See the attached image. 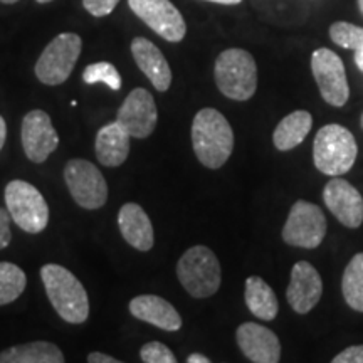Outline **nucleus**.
Masks as SVG:
<instances>
[{"label": "nucleus", "instance_id": "2f4dec72", "mask_svg": "<svg viewBox=\"0 0 363 363\" xmlns=\"http://www.w3.org/2000/svg\"><path fill=\"white\" fill-rule=\"evenodd\" d=\"M88 362L89 363H118L116 358H113L110 355H104V353H99V352L89 353Z\"/></svg>", "mask_w": 363, "mask_h": 363}, {"label": "nucleus", "instance_id": "6e6552de", "mask_svg": "<svg viewBox=\"0 0 363 363\" xmlns=\"http://www.w3.org/2000/svg\"><path fill=\"white\" fill-rule=\"evenodd\" d=\"M65 180L79 207L88 211L101 208L108 201V185L101 172L93 163L72 158L66 163Z\"/></svg>", "mask_w": 363, "mask_h": 363}, {"label": "nucleus", "instance_id": "0eeeda50", "mask_svg": "<svg viewBox=\"0 0 363 363\" xmlns=\"http://www.w3.org/2000/svg\"><path fill=\"white\" fill-rule=\"evenodd\" d=\"M81 48L83 40L74 33H62L54 38L35 62V76L40 83L48 86L65 83L78 62Z\"/></svg>", "mask_w": 363, "mask_h": 363}, {"label": "nucleus", "instance_id": "c9c22d12", "mask_svg": "<svg viewBox=\"0 0 363 363\" xmlns=\"http://www.w3.org/2000/svg\"><path fill=\"white\" fill-rule=\"evenodd\" d=\"M206 2L220 4V6H238V4L242 2V0H206Z\"/></svg>", "mask_w": 363, "mask_h": 363}, {"label": "nucleus", "instance_id": "58836bf2", "mask_svg": "<svg viewBox=\"0 0 363 363\" xmlns=\"http://www.w3.org/2000/svg\"><path fill=\"white\" fill-rule=\"evenodd\" d=\"M39 4H48V2H52V0H38Z\"/></svg>", "mask_w": 363, "mask_h": 363}, {"label": "nucleus", "instance_id": "f257e3e1", "mask_svg": "<svg viewBox=\"0 0 363 363\" xmlns=\"http://www.w3.org/2000/svg\"><path fill=\"white\" fill-rule=\"evenodd\" d=\"M195 157L207 169H220L234 150V131L225 116L214 108H203L192 123Z\"/></svg>", "mask_w": 363, "mask_h": 363}, {"label": "nucleus", "instance_id": "a878e982", "mask_svg": "<svg viewBox=\"0 0 363 363\" xmlns=\"http://www.w3.org/2000/svg\"><path fill=\"white\" fill-rule=\"evenodd\" d=\"M83 81L86 84H96V83H104L108 88L113 91H118L121 88V76L120 72L111 62H94V65H89L84 67L83 71Z\"/></svg>", "mask_w": 363, "mask_h": 363}, {"label": "nucleus", "instance_id": "ddd939ff", "mask_svg": "<svg viewBox=\"0 0 363 363\" xmlns=\"http://www.w3.org/2000/svg\"><path fill=\"white\" fill-rule=\"evenodd\" d=\"M22 148L27 158L34 163H43L56 152L59 136L54 130L49 115L43 110L29 111L22 120Z\"/></svg>", "mask_w": 363, "mask_h": 363}, {"label": "nucleus", "instance_id": "7ed1b4c3", "mask_svg": "<svg viewBox=\"0 0 363 363\" xmlns=\"http://www.w3.org/2000/svg\"><path fill=\"white\" fill-rule=\"evenodd\" d=\"M217 88L225 98L247 101L257 89V66L252 54L244 49H227L220 52L214 66Z\"/></svg>", "mask_w": 363, "mask_h": 363}, {"label": "nucleus", "instance_id": "7c9ffc66", "mask_svg": "<svg viewBox=\"0 0 363 363\" xmlns=\"http://www.w3.org/2000/svg\"><path fill=\"white\" fill-rule=\"evenodd\" d=\"M333 363H363V345L348 347L333 358Z\"/></svg>", "mask_w": 363, "mask_h": 363}, {"label": "nucleus", "instance_id": "aec40b11", "mask_svg": "<svg viewBox=\"0 0 363 363\" xmlns=\"http://www.w3.org/2000/svg\"><path fill=\"white\" fill-rule=\"evenodd\" d=\"M131 136L118 121L103 126L96 135V158L104 167H120L130 153Z\"/></svg>", "mask_w": 363, "mask_h": 363}, {"label": "nucleus", "instance_id": "b1692460", "mask_svg": "<svg viewBox=\"0 0 363 363\" xmlns=\"http://www.w3.org/2000/svg\"><path fill=\"white\" fill-rule=\"evenodd\" d=\"M342 291L348 306L363 313V252L353 256V259L345 267Z\"/></svg>", "mask_w": 363, "mask_h": 363}, {"label": "nucleus", "instance_id": "cd10ccee", "mask_svg": "<svg viewBox=\"0 0 363 363\" xmlns=\"http://www.w3.org/2000/svg\"><path fill=\"white\" fill-rule=\"evenodd\" d=\"M140 357L145 363H175L177 358L174 352L167 345L160 342H152L143 345L140 350Z\"/></svg>", "mask_w": 363, "mask_h": 363}, {"label": "nucleus", "instance_id": "f3484780", "mask_svg": "<svg viewBox=\"0 0 363 363\" xmlns=\"http://www.w3.org/2000/svg\"><path fill=\"white\" fill-rule=\"evenodd\" d=\"M131 54H133L136 65L150 79V83L155 86L157 91L163 93V91L170 88L172 69L165 56L152 40L135 38L133 43H131Z\"/></svg>", "mask_w": 363, "mask_h": 363}, {"label": "nucleus", "instance_id": "20e7f679", "mask_svg": "<svg viewBox=\"0 0 363 363\" xmlns=\"http://www.w3.org/2000/svg\"><path fill=\"white\" fill-rule=\"evenodd\" d=\"M358 147L355 136L342 125H326L318 131L313 145V160L321 174L338 177L355 165Z\"/></svg>", "mask_w": 363, "mask_h": 363}, {"label": "nucleus", "instance_id": "72a5a7b5", "mask_svg": "<svg viewBox=\"0 0 363 363\" xmlns=\"http://www.w3.org/2000/svg\"><path fill=\"white\" fill-rule=\"evenodd\" d=\"M211 360H208L207 357L201 355V353H194V355H190L187 358V363H208Z\"/></svg>", "mask_w": 363, "mask_h": 363}, {"label": "nucleus", "instance_id": "bb28decb", "mask_svg": "<svg viewBox=\"0 0 363 363\" xmlns=\"http://www.w3.org/2000/svg\"><path fill=\"white\" fill-rule=\"evenodd\" d=\"M330 38L335 44L343 49H360L363 45V27H358L350 22H335L330 27Z\"/></svg>", "mask_w": 363, "mask_h": 363}, {"label": "nucleus", "instance_id": "4468645a", "mask_svg": "<svg viewBox=\"0 0 363 363\" xmlns=\"http://www.w3.org/2000/svg\"><path fill=\"white\" fill-rule=\"evenodd\" d=\"M323 201L345 227L357 229L363 222V197L348 180L335 177L326 184Z\"/></svg>", "mask_w": 363, "mask_h": 363}, {"label": "nucleus", "instance_id": "f8f14e48", "mask_svg": "<svg viewBox=\"0 0 363 363\" xmlns=\"http://www.w3.org/2000/svg\"><path fill=\"white\" fill-rule=\"evenodd\" d=\"M116 121L128 131L131 138H148L158 121L155 99L147 89H133L118 110Z\"/></svg>", "mask_w": 363, "mask_h": 363}, {"label": "nucleus", "instance_id": "c756f323", "mask_svg": "<svg viewBox=\"0 0 363 363\" xmlns=\"http://www.w3.org/2000/svg\"><path fill=\"white\" fill-rule=\"evenodd\" d=\"M11 240V214L7 208H0V249H6Z\"/></svg>", "mask_w": 363, "mask_h": 363}, {"label": "nucleus", "instance_id": "dca6fc26", "mask_svg": "<svg viewBox=\"0 0 363 363\" xmlns=\"http://www.w3.org/2000/svg\"><path fill=\"white\" fill-rule=\"evenodd\" d=\"M238 343L249 360L254 363H278L281 358L279 338L266 326L242 323L238 328Z\"/></svg>", "mask_w": 363, "mask_h": 363}, {"label": "nucleus", "instance_id": "f03ea898", "mask_svg": "<svg viewBox=\"0 0 363 363\" xmlns=\"http://www.w3.org/2000/svg\"><path fill=\"white\" fill-rule=\"evenodd\" d=\"M40 278L49 301L62 320L71 325H81L88 320V293L69 269L59 264H45L40 269Z\"/></svg>", "mask_w": 363, "mask_h": 363}, {"label": "nucleus", "instance_id": "9d476101", "mask_svg": "<svg viewBox=\"0 0 363 363\" xmlns=\"http://www.w3.org/2000/svg\"><path fill=\"white\" fill-rule=\"evenodd\" d=\"M311 71L321 98L331 106L342 108L350 96L343 61L331 49L320 48L311 56Z\"/></svg>", "mask_w": 363, "mask_h": 363}, {"label": "nucleus", "instance_id": "c85d7f7f", "mask_svg": "<svg viewBox=\"0 0 363 363\" xmlns=\"http://www.w3.org/2000/svg\"><path fill=\"white\" fill-rule=\"evenodd\" d=\"M120 0H83V7L94 17L110 16Z\"/></svg>", "mask_w": 363, "mask_h": 363}, {"label": "nucleus", "instance_id": "423d86ee", "mask_svg": "<svg viewBox=\"0 0 363 363\" xmlns=\"http://www.w3.org/2000/svg\"><path fill=\"white\" fill-rule=\"evenodd\" d=\"M6 206L11 219L29 234L43 233L49 222V207L33 184L12 180L6 187Z\"/></svg>", "mask_w": 363, "mask_h": 363}, {"label": "nucleus", "instance_id": "6ab92c4d", "mask_svg": "<svg viewBox=\"0 0 363 363\" xmlns=\"http://www.w3.org/2000/svg\"><path fill=\"white\" fill-rule=\"evenodd\" d=\"M118 227L123 239L138 251H150L155 242L153 225L147 212L138 203H125L118 214Z\"/></svg>", "mask_w": 363, "mask_h": 363}, {"label": "nucleus", "instance_id": "39448f33", "mask_svg": "<svg viewBox=\"0 0 363 363\" xmlns=\"http://www.w3.org/2000/svg\"><path fill=\"white\" fill-rule=\"evenodd\" d=\"M180 284L194 298H208L220 288L219 259L206 246H194L184 252L177 264Z\"/></svg>", "mask_w": 363, "mask_h": 363}, {"label": "nucleus", "instance_id": "412c9836", "mask_svg": "<svg viewBox=\"0 0 363 363\" xmlns=\"http://www.w3.org/2000/svg\"><path fill=\"white\" fill-rule=\"evenodd\" d=\"M311 126L313 118L308 111L298 110L289 113L276 126L274 135H272L274 147L281 150V152H288V150L296 148L298 145L303 143V140L306 138L308 133H310Z\"/></svg>", "mask_w": 363, "mask_h": 363}, {"label": "nucleus", "instance_id": "f704fd0d", "mask_svg": "<svg viewBox=\"0 0 363 363\" xmlns=\"http://www.w3.org/2000/svg\"><path fill=\"white\" fill-rule=\"evenodd\" d=\"M355 65L358 66V69L363 72V45L355 51Z\"/></svg>", "mask_w": 363, "mask_h": 363}, {"label": "nucleus", "instance_id": "a211bd4d", "mask_svg": "<svg viewBox=\"0 0 363 363\" xmlns=\"http://www.w3.org/2000/svg\"><path fill=\"white\" fill-rule=\"evenodd\" d=\"M130 313L136 320H142L160 330L177 331L182 328L179 311L172 306V303L155 294H142L131 299Z\"/></svg>", "mask_w": 363, "mask_h": 363}, {"label": "nucleus", "instance_id": "1a4fd4ad", "mask_svg": "<svg viewBox=\"0 0 363 363\" xmlns=\"http://www.w3.org/2000/svg\"><path fill=\"white\" fill-rule=\"evenodd\" d=\"M326 219L323 211L306 201H298L283 227V240L294 247L315 249L323 242Z\"/></svg>", "mask_w": 363, "mask_h": 363}, {"label": "nucleus", "instance_id": "5701e85b", "mask_svg": "<svg viewBox=\"0 0 363 363\" xmlns=\"http://www.w3.org/2000/svg\"><path fill=\"white\" fill-rule=\"evenodd\" d=\"M65 355L54 343L33 342L0 352V363H62Z\"/></svg>", "mask_w": 363, "mask_h": 363}, {"label": "nucleus", "instance_id": "473e14b6", "mask_svg": "<svg viewBox=\"0 0 363 363\" xmlns=\"http://www.w3.org/2000/svg\"><path fill=\"white\" fill-rule=\"evenodd\" d=\"M6 138H7V125H6V120L0 116V150H2L4 143H6Z\"/></svg>", "mask_w": 363, "mask_h": 363}, {"label": "nucleus", "instance_id": "e433bc0d", "mask_svg": "<svg viewBox=\"0 0 363 363\" xmlns=\"http://www.w3.org/2000/svg\"><path fill=\"white\" fill-rule=\"evenodd\" d=\"M0 2H2V4H16V2H19V0H0Z\"/></svg>", "mask_w": 363, "mask_h": 363}, {"label": "nucleus", "instance_id": "4be33fe9", "mask_svg": "<svg viewBox=\"0 0 363 363\" xmlns=\"http://www.w3.org/2000/svg\"><path fill=\"white\" fill-rule=\"evenodd\" d=\"M246 305L254 316L264 321H271L278 316L279 303L274 291L264 279L259 276H251L246 279Z\"/></svg>", "mask_w": 363, "mask_h": 363}, {"label": "nucleus", "instance_id": "393cba45", "mask_svg": "<svg viewBox=\"0 0 363 363\" xmlns=\"http://www.w3.org/2000/svg\"><path fill=\"white\" fill-rule=\"evenodd\" d=\"M26 272L12 262H0V306L16 301L24 293Z\"/></svg>", "mask_w": 363, "mask_h": 363}, {"label": "nucleus", "instance_id": "4c0bfd02", "mask_svg": "<svg viewBox=\"0 0 363 363\" xmlns=\"http://www.w3.org/2000/svg\"><path fill=\"white\" fill-rule=\"evenodd\" d=\"M358 9H360L362 16H363V0H358Z\"/></svg>", "mask_w": 363, "mask_h": 363}, {"label": "nucleus", "instance_id": "ea45409f", "mask_svg": "<svg viewBox=\"0 0 363 363\" xmlns=\"http://www.w3.org/2000/svg\"><path fill=\"white\" fill-rule=\"evenodd\" d=\"M360 123H362V128H363V115H362V121H360Z\"/></svg>", "mask_w": 363, "mask_h": 363}, {"label": "nucleus", "instance_id": "9b49d317", "mask_svg": "<svg viewBox=\"0 0 363 363\" xmlns=\"http://www.w3.org/2000/svg\"><path fill=\"white\" fill-rule=\"evenodd\" d=\"M128 6L153 33L169 43H180L185 38L187 26L170 0H128Z\"/></svg>", "mask_w": 363, "mask_h": 363}, {"label": "nucleus", "instance_id": "2eb2a0df", "mask_svg": "<svg viewBox=\"0 0 363 363\" xmlns=\"http://www.w3.org/2000/svg\"><path fill=\"white\" fill-rule=\"evenodd\" d=\"M323 294V283L320 274L310 262L299 261L291 269V281H289L286 296L291 308L299 315H306L320 303Z\"/></svg>", "mask_w": 363, "mask_h": 363}]
</instances>
